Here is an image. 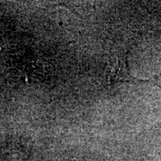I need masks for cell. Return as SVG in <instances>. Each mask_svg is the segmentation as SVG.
<instances>
[{"mask_svg": "<svg viewBox=\"0 0 161 161\" xmlns=\"http://www.w3.org/2000/svg\"><path fill=\"white\" fill-rule=\"evenodd\" d=\"M109 81L112 84H115L122 82H130V83L148 82L150 81V80L138 79L130 75L126 55H119L116 56L115 61L113 64V67L110 72Z\"/></svg>", "mask_w": 161, "mask_h": 161, "instance_id": "6da1fadb", "label": "cell"}]
</instances>
